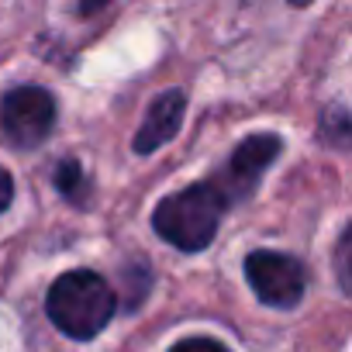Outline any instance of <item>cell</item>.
Here are the masks:
<instances>
[{"instance_id": "cell-3", "label": "cell", "mask_w": 352, "mask_h": 352, "mask_svg": "<svg viewBox=\"0 0 352 352\" xmlns=\"http://www.w3.org/2000/svg\"><path fill=\"white\" fill-rule=\"evenodd\" d=\"M56 128V97L45 87L21 83L0 97V131L14 148H38Z\"/></svg>"}, {"instance_id": "cell-10", "label": "cell", "mask_w": 352, "mask_h": 352, "mask_svg": "<svg viewBox=\"0 0 352 352\" xmlns=\"http://www.w3.org/2000/svg\"><path fill=\"white\" fill-rule=\"evenodd\" d=\"M169 352H232L228 345H221L218 338H208V335H194V338H184L176 342Z\"/></svg>"}, {"instance_id": "cell-6", "label": "cell", "mask_w": 352, "mask_h": 352, "mask_svg": "<svg viewBox=\"0 0 352 352\" xmlns=\"http://www.w3.org/2000/svg\"><path fill=\"white\" fill-rule=\"evenodd\" d=\"M184 111H187V94H184V90H166V94H159V97L148 104L142 128L135 131V142H131L135 152H138V155H148V152H155L159 145H166L169 138H176V131H180V124H184Z\"/></svg>"}, {"instance_id": "cell-2", "label": "cell", "mask_w": 352, "mask_h": 352, "mask_svg": "<svg viewBox=\"0 0 352 352\" xmlns=\"http://www.w3.org/2000/svg\"><path fill=\"white\" fill-rule=\"evenodd\" d=\"M114 311H118V297L111 283L94 270H69L45 294L49 321L76 342L97 338L114 318Z\"/></svg>"}, {"instance_id": "cell-9", "label": "cell", "mask_w": 352, "mask_h": 352, "mask_svg": "<svg viewBox=\"0 0 352 352\" xmlns=\"http://www.w3.org/2000/svg\"><path fill=\"white\" fill-rule=\"evenodd\" d=\"M349 239H352V228L345 225L342 228V235H338V245H335V273H338V287H342V294H349Z\"/></svg>"}, {"instance_id": "cell-8", "label": "cell", "mask_w": 352, "mask_h": 352, "mask_svg": "<svg viewBox=\"0 0 352 352\" xmlns=\"http://www.w3.org/2000/svg\"><path fill=\"white\" fill-rule=\"evenodd\" d=\"M318 138H321L324 145H335V148H345V145H349V111H345L342 104L321 111Z\"/></svg>"}, {"instance_id": "cell-4", "label": "cell", "mask_w": 352, "mask_h": 352, "mask_svg": "<svg viewBox=\"0 0 352 352\" xmlns=\"http://www.w3.org/2000/svg\"><path fill=\"white\" fill-rule=\"evenodd\" d=\"M245 276L252 294L276 307V311H290L300 304L304 290H307V270L297 256L287 252H273V249H256L245 259Z\"/></svg>"}, {"instance_id": "cell-11", "label": "cell", "mask_w": 352, "mask_h": 352, "mask_svg": "<svg viewBox=\"0 0 352 352\" xmlns=\"http://www.w3.org/2000/svg\"><path fill=\"white\" fill-rule=\"evenodd\" d=\"M14 201V180H11V173L0 166V214H4Z\"/></svg>"}, {"instance_id": "cell-7", "label": "cell", "mask_w": 352, "mask_h": 352, "mask_svg": "<svg viewBox=\"0 0 352 352\" xmlns=\"http://www.w3.org/2000/svg\"><path fill=\"white\" fill-rule=\"evenodd\" d=\"M56 190L69 201V204H76V208H87L90 204V180H87V173H83V166L76 162V159H63L59 166H56Z\"/></svg>"}, {"instance_id": "cell-5", "label": "cell", "mask_w": 352, "mask_h": 352, "mask_svg": "<svg viewBox=\"0 0 352 352\" xmlns=\"http://www.w3.org/2000/svg\"><path fill=\"white\" fill-rule=\"evenodd\" d=\"M280 148H283L280 135L259 131V135H249V138L232 152V159L225 162V169L214 176V187L228 197L232 208H235L239 201H249V197H252V190H256L259 180H263V173L276 162Z\"/></svg>"}, {"instance_id": "cell-1", "label": "cell", "mask_w": 352, "mask_h": 352, "mask_svg": "<svg viewBox=\"0 0 352 352\" xmlns=\"http://www.w3.org/2000/svg\"><path fill=\"white\" fill-rule=\"evenodd\" d=\"M228 208L232 204L214 187V180H201V184H190L187 190H176L166 201H159V208L152 211V228L173 249L204 252L214 242Z\"/></svg>"}]
</instances>
